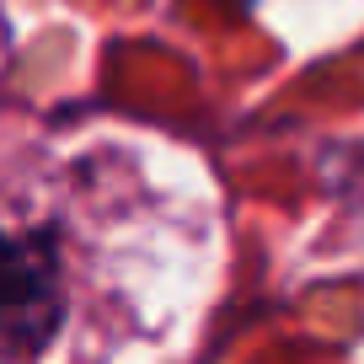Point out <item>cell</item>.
Listing matches in <instances>:
<instances>
[{"instance_id":"6da1fadb","label":"cell","mask_w":364,"mask_h":364,"mask_svg":"<svg viewBox=\"0 0 364 364\" xmlns=\"http://www.w3.org/2000/svg\"><path fill=\"white\" fill-rule=\"evenodd\" d=\"M59 262L48 241L0 230V353L27 359L59 332Z\"/></svg>"}]
</instances>
